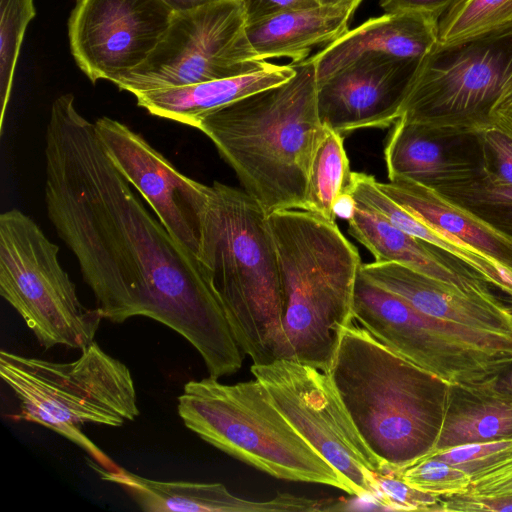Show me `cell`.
I'll return each mask as SVG.
<instances>
[{
  "instance_id": "cell-31",
  "label": "cell",
  "mask_w": 512,
  "mask_h": 512,
  "mask_svg": "<svg viewBox=\"0 0 512 512\" xmlns=\"http://www.w3.org/2000/svg\"><path fill=\"white\" fill-rule=\"evenodd\" d=\"M375 482V501L385 509L436 512L440 496L409 485L395 472H376Z\"/></svg>"
},
{
  "instance_id": "cell-6",
  "label": "cell",
  "mask_w": 512,
  "mask_h": 512,
  "mask_svg": "<svg viewBox=\"0 0 512 512\" xmlns=\"http://www.w3.org/2000/svg\"><path fill=\"white\" fill-rule=\"evenodd\" d=\"M71 362L27 357L1 350L0 376L19 401L9 417L44 426L85 451L106 470L117 465L80 429L85 424L120 427L139 414L130 369L97 342Z\"/></svg>"
},
{
  "instance_id": "cell-28",
  "label": "cell",
  "mask_w": 512,
  "mask_h": 512,
  "mask_svg": "<svg viewBox=\"0 0 512 512\" xmlns=\"http://www.w3.org/2000/svg\"><path fill=\"white\" fill-rule=\"evenodd\" d=\"M33 0H0V104L2 130L15 67L26 28L35 17Z\"/></svg>"
},
{
  "instance_id": "cell-20",
  "label": "cell",
  "mask_w": 512,
  "mask_h": 512,
  "mask_svg": "<svg viewBox=\"0 0 512 512\" xmlns=\"http://www.w3.org/2000/svg\"><path fill=\"white\" fill-rule=\"evenodd\" d=\"M348 232L374 256L375 262L398 263L464 292L494 294L475 269L439 248L393 226L357 202Z\"/></svg>"
},
{
  "instance_id": "cell-16",
  "label": "cell",
  "mask_w": 512,
  "mask_h": 512,
  "mask_svg": "<svg viewBox=\"0 0 512 512\" xmlns=\"http://www.w3.org/2000/svg\"><path fill=\"white\" fill-rule=\"evenodd\" d=\"M482 131L398 119L384 148L389 180L405 178L438 190L480 175L484 169Z\"/></svg>"
},
{
  "instance_id": "cell-29",
  "label": "cell",
  "mask_w": 512,
  "mask_h": 512,
  "mask_svg": "<svg viewBox=\"0 0 512 512\" xmlns=\"http://www.w3.org/2000/svg\"><path fill=\"white\" fill-rule=\"evenodd\" d=\"M395 473L409 485L438 496L466 492L472 484L467 473L430 455Z\"/></svg>"
},
{
  "instance_id": "cell-3",
  "label": "cell",
  "mask_w": 512,
  "mask_h": 512,
  "mask_svg": "<svg viewBox=\"0 0 512 512\" xmlns=\"http://www.w3.org/2000/svg\"><path fill=\"white\" fill-rule=\"evenodd\" d=\"M327 374L382 471H398L434 450L450 383L353 322L342 330Z\"/></svg>"
},
{
  "instance_id": "cell-1",
  "label": "cell",
  "mask_w": 512,
  "mask_h": 512,
  "mask_svg": "<svg viewBox=\"0 0 512 512\" xmlns=\"http://www.w3.org/2000/svg\"><path fill=\"white\" fill-rule=\"evenodd\" d=\"M44 157L47 215L103 318H151L185 338L209 376L237 372L244 353L208 273L135 195L71 93L51 106Z\"/></svg>"
},
{
  "instance_id": "cell-10",
  "label": "cell",
  "mask_w": 512,
  "mask_h": 512,
  "mask_svg": "<svg viewBox=\"0 0 512 512\" xmlns=\"http://www.w3.org/2000/svg\"><path fill=\"white\" fill-rule=\"evenodd\" d=\"M353 316L392 351L450 384L477 383L498 362L512 356V336L429 316L361 271L354 288Z\"/></svg>"
},
{
  "instance_id": "cell-7",
  "label": "cell",
  "mask_w": 512,
  "mask_h": 512,
  "mask_svg": "<svg viewBox=\"0 0 512 512\" xmlns=\"http://www.w3.org/2000/svg\"><path fill=\"white\" fill-rule=\"evenodd\" d=\"M184 425L203 441L272 477L332 486L355 495L341 476L291 426L264 386L190 380L177 398Z\"/></svg>"
},
{
  "instance_id": "cell-19",
  "label": "cell",
  "mask_w": 512,
  "mask_h": 512,
  "mask_svg": "<svg viewBox=\"0 0 512 512\" xmlns=\"http://www.w3.org/2000/svg\"><path fill=\"white\" fill-rule=\"evenodd\" d=\"M438 23L432 17L410 12L370 18L309 57L317 82L367 55L423 59L438 43Z\"/></svg>"
},
{
  "instance_id": "cell-13",
  "label": "cell",
  "mask_w": 512,
  "mask_h": 512,
  "mask_svg": "<svg viewBox=\"0 0 512 512\" xmlns=\"http://www.w3.org/2000/svg\"><path fill=\"white\" fill-rule=\"evenodd\" d=\"M172 16L162 0H76L68 21L71 53L92 83H115L146 61Z\"/></svg>"
},
{
  "instance_id": "cell-12",
  "label": "cell",
  "mask_w": 512,
  "mask_h": 512,
  "mask_svg": "<svg viewBox=\"0 0 512 512\" xmlns=\"http://www.w3.org/2000/svg\"><path fill=\"white\" fill-rule=\"evenodd\" d=\"M251 373L291 426L353 487L375 500L382 466L365 444L327 373L291 359L253 364Z\"/></svg>"
},
{
  "instance_id": "cell-18",
  "label": "cell",
  "mask_w": 512,
  "mask_h": 512,
  "mask_svg": "<svg viewBox=\"0 0 512 512\" xmlns=\"http://www.w3.org/2000/svg\"><path fill=\"white\" fill-rule=\"evenodd\" d=\"M360 271L429 316L470 329L512 336V305L495 294L467 293L398 263H362Z\"/></svg>"
},
{
  "instance_id": "cell-23",
  "label": "cell",
  "mask_w": 512,
  "mask_h": 512,
  "mask_svg": "<svg viewBox=\"0 0 512 512\" xmlns=\"http://www.w3.org/2000/svg\"><path fill=\"white\" fill-rule=\"evenodd\" d=\"M354 12L320 5L288 10L246 25V34L260 59L285 57L298 63L308 58L313 47L326 46L345 34Z\"/></svg>"
},
{
  "instance_id": "cell-22",
  "label": "cell",
  "mask_w": 512,
  "mask_h": 512,
  "mask_svg": "<svg viewBox=\"0 0 512 512\" xmlns=\"http://www.w3.org/2000/svg\"><path fill=\"white\" fill-rule=\"evenodd\" d=\"M295 73L294 66L273 64L240 76L205 81L182 87L137 93V105L151 115L196 127L206 113L260 90L283 83Z\"/></svg>"
},
{
  "instance_id": "cell-8",
  "label": "cell",
  "mask_w": 512,
  "mask_h": 512,
  "mask_svg": "<svg viewBox=\"0 0 512 512\" xmlns=\"http://www.w3.org/2000/svg\"><path fill=\"white\" fill-rule=\"evenodd\" d=\"M58 254V245L29 215L16 208L0 215L1 296L44 349L82 350L104 318L98 307L81 303Z\"/></svg>"
},
{
  "instance_id": "cell-33",
  "label": "cell",
  "mask_w": 512,
  "mask_h": 512,
  "mask_svg": "<svg viewBox=\"0 0 512 512\" xmlns=\"http://www.w3.org/2000/svg\"><path fill=\"white\" fill-rule=\"evenodd\" d=\"M512 512L510 494H472L469 492L440 496L436 512Z\"/></svg>"
},
{
  "instance_id": "cell-25",
  "label": "cell",
  "mask_w": 512,
  "mask_h": 512,
  "mask_svg": "<svg viewBox=\"0 0 512 512\" xmlns=\"http://www.w3.org/2000/svg\"><path fill=\"white\" fill-rule=\"evenodd\" d=\"M351 172L343 136L328 128L311 164L305 211L335 221L334 205L339 196L347 190Z\"/></svg>"
},
{
  "instance_id": "cell-42",
  "label": "cell",
  "mask_w": 512,
  "mask_h": 512,
  "mask_svg": "<svg viewBox=\"0 0 512 512\" xmlns=\"http://www.w3.org/2000/svg\"><path fill=\"white\" fill-rule=\"evenodd\" d=\"M509 458H512V455H511ZM507 459H508V458H507Z\"/></svg>"
},
{
  "instance_id": "cell-27",
  "label": "cell",
  "mask_w": 512,
  "mask_h": 512,
  "mask_svg": "<svg viewBox=\"0 0 512 512\" xmlns=\"http://www.w3.org/2000/svg\"><path fill=\"white\" fill-rule=\"evenodd\" d=\"M512 24V0H459L438 23V43L449 44Z\"/></svg>"
},
{
  "instance_id": "cell-34",
  "label": "cell",
  "mask_w": 512,
  "mask_h": 512,
  "mask_svg": "<svg viewBox=\"0 0 512 512\" xmlns=\"http://www.w3.org/2000/svg\"><path fill=\"white\" fill-rule=\"evenodd\" d=\"M466 492L484 495L512 493V458L472 479Z\"/></svg>"
},
{
  "instance_id": "cell-14",
  "label": "cell",
  "mask_w": 512,
  "mask_h": 512,
  "mask_svg": "<svg viewBox=\"0 0 512 512\" xmlns=\"http://www.w3.org/2000/svg\"><path fill=\"white\" fill-rule=\"evenodd\" d=\"M94 125L118 171L142 195L171 236L199 260L212 187L178 171L126 124L104 116Z\"/></svg>"
},
{
  "instance_id": "cell-35",
  "label": "cell",
  "mask_w": 512,
  "mask_h": 512,
  "mask_svg": "<svg viewBox=\"0 0 512 512\" xmlns=\"http://www.w3.org/2000/svg\"><path fill=\"white\" fill-rule=\"evenodd\" d=\"M239 2L244 12L246 25L284 11L319 5L317 0H239Z\"/></svg>"
},
{
  "instance_id": "cell-30",
  "label": "cell",
  "mask_w": 512,
  "mask_h": 512,
  "mask_svg": "<svg viewBox=\"0 0 512 512\" xmlns=\"http://www.w3.org/2000/svg\"><path fill=\"white\" fill-rule=\"evenodd\" d=\"M428 455L446 461L474 479L512 455V440L465 444Z\"/></svg>"
},
{
  "instance_id": "cell-11",
  "label": "cell",
  "mask_w": 512,
  "mask_h": 512,
  "mask_svg": "<svg viewBox=\"0 0 512 512\" xmlns=\"http://www.w3.org/2000/svg\"><path fill=\"white\" fill-rule=\"evenodd\" d=\"M271 65L249 43L239 0H228L173 13L146 61L115 84L135 95L240 76Z\"/></svg>"
},
{
  "instance_id": "cell-21",
  "label": "cell",
  "mask_w": 512,
  "mask_h": 512,
  "mask_svg": "<svg viewBox=\"0 0 512 512\" xmlns=\"http://www.w3.org/2000/svg\"><path fill=\"white\" fill-rule=\"evenodd\" d=\"M382 192L418 220L512 273V241L437 191L405 178L378 182Z\"/></svg>"
},
{
  "instance_id": "cell-36",
  "label": "cell",
  "mask_w": 512,
  "mask_h": 512,
  "mask_svg": "<svg viewBox=\"0 0 512 512\" xmlns=\"http://www.w3.org/2000/svg\"><path fill=\"white\" fill-rule=\"evenodd\" d=\"M458 1L459 0H380V6L385 13H418L440 20V18Z\"/></svg>"
},
{
  "instance_id": "cell-37",
  "label": "cell",
  "mask_w": 512,
  "mask_h": 512,
  "mask_svg": "<svg viewBox=\"0 0 512 512\" xmlns=\"http://www.w3.org/2000/svg\"><path fill=\"white\" fill-rule=\"evenodd\" d=\"M478 384L512 398V356L498 362Z\"/></svg>"
},
{
  "instance_id": "cell-15",
  "label": "cell",
  "mask_w": 512,
  "mask_h": 512,
  "mask_svg": "<svg viewBox=\"0 0 512 512\" xmlns=\"http://www.w3.org/2000/svg\"><path fill=\"white\" fill-rule=\"evenodd\" d=\"M421 60L367 55L317 82L322 124L343 137L359 129L393 125Z\"/></svg>"
},
{
  "instance_id": "cell-38",
  "label": "cell",
  "mask_w": 512,
  "mask_h": 512,
  "mask_svg": "<svg viewBox=\"0 0 512 512\" xmlns=\"http://www.w3.org/2000/svg\"><path fill=\"white\" fill-rule=\"evenodd\" d=\"M490 126L498 129L512 140V92L505 96L494 108Z\"/></svg>"
},
{
  "instance_id": "cell-26",
  "label": "cell",
  "mask_w": 512,
  "mask_h": 512,
  "mask_svg": "<svg viewBox=\"0 0 512 512\" xmlns=\"http://www.w3.org/2000/svg\"><path fill=\"white\" fill-rule=\"evenodd\" d=\"M435 191L512 241L511 186L495 184L482 172L474 178Z\"/></svg>"
},
{
  "instance_id": "cell-17",
  "label": "cell",
  "mask_w": 512,
  "mask_h": 512,
  "mask_svg": "<svg viewBox=\"0 0 512 512\" xmlns=\"http://www.w3.org/2000/svg\"><path fill=\"white\" fill-rule=\"evenodd\" d=\"M87 463L103 481L119 486L145 512H315L332 506L326 500L290 493L251 501L233 495L222 483L159 481L122 467L106 470L92 459Z\"/></svg>"
},
{
  "instance_id": "cell-40",
  "label": "cell",
  "mask_w": 512,
  "mask_h": 512,
  "mask_svg": "<svg viewBox=\"0 0 512 512\" xmlns=\"http://www.w3.org/2000/svg\"><path fill=\"white\" fill-rule=\"evenodd\" d=\"M173 13L195 10L207 5L228 0H162Z\"/></svg>"
},
{
  "instance_id": "cell-41",
  "label": "cell",
  "mask_w": 512,
  "mask_h": 512,
  "mask_svg": "<svg viewBox=\"0 0 512 512\" xmlns=\"http://www.w3.org/2000/svg\"><path fill=\"white\" fill-rule=\"evenodd\" d=\"M320 6L345 7L356 11L362 0H317Z\"/></svg>"
},
{
  "instance_id": "cell-39",
  "label": "cell",
  "mask_w": 512,
  "mask_h": 512,
  "mask_svg": "<svg viewBox=\"0 0 512 512\" xmlns=\"http://www.w3.org/2000/svg\"><path fill=\"white\" fill-rule=\"evenodd\" d=\"M357 202L351 193L346 190L336 200L334 205V214L337 217L349 221L356 210Z\"/></svg>"
},
{
  "instance_id": "cell-32",
  "label": "cell",
  "mask_w": 512,
  "mask_h": 512,
  "mask_svg": "<svg viewBox=\"0 0 512 512\" xmlns=\"http://www.w3.org/2000/svg\"><path fill=\"white\" fill-rule=\"evenodd\" d=\"M482 136L483 174L495 184L512 187V140L492 126L483 129Z\"/></svg>"
},
{
  "instance_id": "cell-5",
  "label": "cell",
  "mask_w": 512,
  "mask_h": 512,
  "mask_svg": "<svg viewBox=\"0 0 512 512\" xmlns=\"http://www.w3.org/2000/svg\"><path fill=\"white\" fill-rule=\"evenodd\" d=\"M292 360L327 373L341 332L354 321L361 258L335 221L305 210L268 214Z\"/></svg>"
},
{
  "instance_id": "cell-2",
  "label": "cell",
  "mask_w": 512,
  "mask_h": 512,
  "mask_svg": "<svg viewBox=\"0 0 512 512\" xmlns=\"http://www.w3.org/2000/svg\"><path fill=\"white\" fill-rule=\"evenodd\" d=\"M291 64L287 81L214 109L195 127L267 214L306 210L311 164L328 129L318 114L314 63Z\"/></svg>"
},
{
  "instance_id": "cell-24",
  "label": "cell",
  "mask_w": 512,
  "mask_h": 512,
  "mask_svg": "<svg viewBox=\"0 0 512 512\" xmlns=\"http://www.w3.org/2000/svg\"><path fill=\"white\" fill-rule=\"evenodd\" d=\"M503 440H512V398L478 383L450 384L444 421L432 452Z\"/></svg>"
},
{
  "instance_id": "cell-9",
  "label": "cell",
  "mask_w": 512,
  "mask_h": 512,
  "mask_svg": "<svg viewBox=\"0 0 512 512\" xmlns=\"http://www.w3.org/2000/svg\"><path fill=\"white\" fill-rule=\"evenodd\" d=\"M512 92V24L436 46L421 60L399 119L485 129Z\"/></svg>"
},
{
  "instance_id": "cell-4",
  "label": "cell",
  "mask_w": 512,
  "mask_h": 512,
  "mask_svg": "<svg viewBox=\"0 0 512 512\" xmlns=\"http://www.w3.org/2000/svg\"><path fill=\"white\" fill-rule=\"evenodd\" d=\"M205 214L199 261L234 338L253 364L291 359L268 214L244 190L218 181Z\"/></svg>"
}]
</instances>
